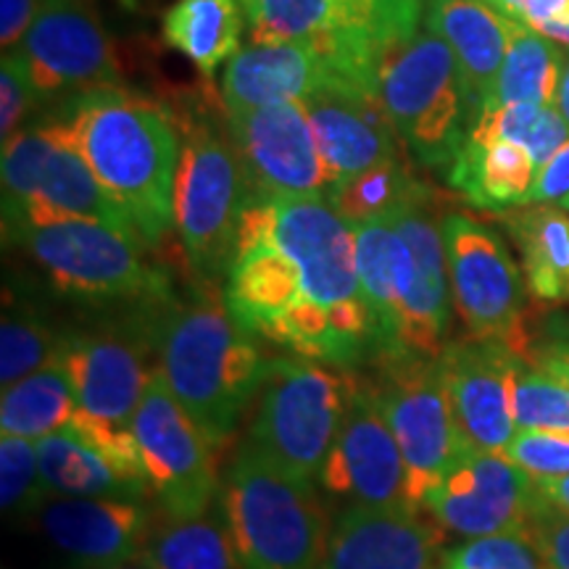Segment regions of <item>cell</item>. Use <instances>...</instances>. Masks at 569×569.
Returning <instances> with one entry per match:
<instances>
[{
	"label": "cell",
	"instance_id": "9a60e30c",
	"mask_svg": "<svg viewBox=\"0 0 569 569\" xmlns=\"http://www.w3.org/2000/svg\"><path fill=\"white\" fill-rule=\"evenodd\" d=\"M227 130L243 167L248 196L327 198L338 182L301 101L227 111Z\"/></svg>",
	"mask_w": 569,
	"mask_h": 569
},
{
	"label": "cell",
	"instance_id": "d4e9b609",
	"mask_svg": "<svg viewBox=\"0 0 569 569\" xmlns=\"http://www.w3.org/2000/svg\"><path fill=\"white\" fill-rule=\"evenodd\" d=\"M40 472L53 498H146V469L127 465L109 448L71 427L38 440Z\"/></svg>",
	"mask_w": 569,
	"mask_h": 569
},
{
	"label": "cell",
	"instance_id": "8992f818",
	"mask_svg": "<svg viewBox=\"0 0 569 569\" xmlns=\"http://www.w3.org/2000/svg\"><path fill=\"white\" fill-rule=\"evenodd\" d=\"M222 507L243 569H317L327 551V515L315 486L290 478L251 440L234 453Z\"/></svg>",
	"mask_w": 569,
	"mask_h": 569
},
{
	"label": "cell",
	"instance_id": "4316f807",
	"mask_svg": "<svg viewBox=\"0 0 569 569\" xmlns=\"http://www.w3.org/2000/svg\"><path fill=\"white\" fill-rule=\"evenodd\" d=\"M538 167L519 142L498 140L490 146L465 140L451 167L448 184L482 211H511L530 203Z\"/></svg>",
	"mask_w": 569,
	"mask_h": 569
},
{
	"label": "cell",
	"instance_id": "74e56055",
	"mask_svg": "<svg viewBox=\"0 0 569 569\" xmlns=\"http://www.w3.org/2000/svg\"><path fill=\"white\" fill-rule=\"evenodd\" d=\"M446 569H549L528 530L469 538L443 553Z\"/></svg>",
	"mask_w": 569,
	"mask_h": 569
},
{
	"label": "cell",
	"instance_id": "836d02e7",
	"mask_svg": "<svg viewBox=\"0 0 569 569\" xmlns=\"http://www.w3.org/2000/svg\"><path fill=\"white\" fill-rule=\"evenodd\" d=\"M56 140H59V119L46 117L30 122L19 130L11 140L3 142V161H0V177H3V230H11L24 213L27 203L32 201L34 190L46 172Z\"/></svg>",
	"mask_w": 569,
	"mask_h": 569
},
{
	"label": "cell",
	"instance_id": "f35d334b",
	"mask_svg": "<svg viewBox=\"0 0 569 569\" xmlns=\"http://www.w3.org/2000/svg\"><path fill=\"white\" fill-rule=\"evenodd\" d=\"M503 457L532 480L565 478L569 475V436L567 432L517 430V436L503 448Z\"/></svg>",
	"mask_w": 569,
	"mask_h": 569
},
{
	"label": "cell",
	"instance_id": "d6986e66",
	"mask_svg": "<svg viewBox=\"0 0 569 569\" xmlns=\"http://www.w3.org/2000/svg\"><path fill=\"white\" fill-rule=\"evenodd\" d=\"M519 353L490 340H453L438 356L448 403L465 451L503 453L517 436L511 367Z\"/></svg>",
	"mask_w": 569,
	"mask_h": 569
},
{
	"label": "cell",
	"instance_id": "f5cc1de1",
	"mask_svg": "<svg viewBox=\"0 0 569 569\" xmlns=\"http://www.w3.org/2000/svg\"><path fill=\"white\" fill-rule=\"evenodd\" d=\"M559 206H561V209H565V211H569V196H567V198H565V201H561Z\"/></svg>",
	"mask_w": 569,
	"mask_h": 569
},
{
	"label": "cell",
	"instance_id": "ee69618b",
	"mask_svg": "<svg viewBox=\"0 0 569 569\" xmlns=\"http://www.w3.org/2000/svg\"><path fill=\"white\" fill-rule=\"evenodd\" d=\"M569 196V140L538 169L530 203H561Z\"/></svg>",
	"mask_w": 569,
	"mask_h": 569
},
{
	"label": "cell",
	"instance_id": "9f6ffc18",
	"mask_svg": "<svg viewBox=\"0 0 569 569\" xmlns=\"http://www.w3.org/2000/svg\"><path fill=\"white\" fill-rule=\"evenodd\" d=\"M84 3H88V0H84Z\"/></svg>",
	"mask_w": 569,
	"mask_h": 569
},
{
	"label": "cell",
	"instance_id": "7a4b0ae2",
	"mask_svg": "<svg viewBox=\"0 0 569 569\" xmlns=\"http://www.w3.org/2000/svg\"><path fill=\"white\" fill-rule=\"evenodd\" d=\"M71 138L146 248L174 230V177L180 132L169 103L130 88H101L59 106Z\"/></svg>",
	"mask_w": 569,
	"mask_h": 569
},
{
	"label": "cell",
	"instance_id": "83f0119b",
	"mask_svg": "<svg viewBox=\"0 0 569 569\" xmlns=\"http://www.w3.org/2000/svg\"><path fill=\"white\" fill-rule=\"evenodd\" d=\"M522 256L528 293L538 303H569V213L553 203L517 206L501 213Z\"/></svg>",
	"mask_w": 569,
	"mask_h": 569
},
{
	"label": "cell",
	"instance_id": "f1b7e54d",
	"mask_svg": "<svg viewBox=\"0 0 569 569\" xmlns=\"http://www.w3.org/2000/svg\"><path fill=\"white\" fill-rule=\"evenodd\" d=\"M243 27L240 0H177L161 19L163 42L206 77L240 51Z\"/></svg>",
	"mask_w": 569,
	"mask_h": 569
},
{
	"label": "cell",
	"instance_id": "f6af8a7d",
	"mask_svg": "<svg viewBox=\"0 0 569 569\" xmlns=\"http://www.w3.org/2000/svg\"><path fill=\"white\" fill-rule=\"evenodd\" d=\"M42 6L46 0H0V46L3 51L19 48L34 19L40 17Z\"/></svg>",
	"mask_w": 569,
	"mask_h": 569
},
{
	"label": "cell",
	"instance_id": "d6a6232c",
	"mask_svg": "<svg viewBox=\"0 0 569 569\" xmlns=\"http://www.w3.org/2000/svg\"><path fill=\"white\" fill-rule=\"evenodd\" d=\"M138 561L148 569H243L227 519L211 509L196 519H169L151 532Z\"/></svg>",
	"mask_w": 569,
	"mask_h": 569
},
{
	"label": "cell",
	"instance_id": "44dd1931",
	"mask_svg": "<svg viewBox=\"0 0 569 569\" xmlns=\"http://www.w3.org/2000/svg\"><path fill=\"white\" fill-rule=\"evenodd\" d=\"M40 525L77 569H111L138 559L153 511L142 498H51Z\"/></svg>",
	"mask_w": 569,
	"mask_h": 569
},
{
	"label": "cell",
	"instance_id": "b9f144b4",
	"mask_svg": "<svg viewBox=\"0 0 569 569\" xmlns=\"http://www.w3.org/2000/svg\"><path fill=\"white\" fill-rule=\"evenodd\" d=\"M482 3L501 13L503 19L530 27V30L569 21V0H482Z\"/></svg>",
	"mask_w": 569,
	"mask_h": 569
},
{
	"label": "cell",
	"instance_id": "484cf974",
	"mask_svg": "<svg viewBox=\"0 0 569 569\" xmlns=\"http://www.w3.org/2000/svg\"><path fill=\"white\" fill-rule=\"evenodd\" d=\"M425 24L457 56L469 96L482 111L507 59V19L482 0H427Z\"/></svg>",
	"mask_w": 569,
	"mask_h": 569
},
{
	"label": "cell",
	"instance_id": "e575fe53",
	"mask_svg": "<svg viewBox=\"0 0 569 569\" xmlns=\"http://www.w3.org/2000/svg\"><path fill=\"white\" fill-rule=\"evenodd\" d=\"M63 332H56L32 306L6 298L0 322V386L9 388L59 361Z\"/></svg>",
	"mask_w": 569,
	"mask_h": 569
},
{
	"label": "cell",
	"instance_id": "7dc6e473",
	"mask_svg": "<svg viewBox=\"0 0 569 569\" xmlns=\"http://www.w3.org/2000/svg\"><path fill=\"white\" fill-rule=\"evenodd\" d=\"M536 486L540 490V496H543L551 507H557L559 511L569 515V475H565V478L536 480Z\"/></svg>",
	"mask_w": 569,
	"mask_h": 569
},
{
	"label": "cell",
	"instance_id": "1f68e13d",
	"mask_svg": "<svg viewBox=\"0 0 569 569\" xmlns=\"http://www.w3.org/2000/svg\"><path fill=\"white\" fill-rule=\"evenodd\" d=\"M507 59L498 71L493 96L482 106V111L515 103L553 106L561 63H565V51L559 48V42L511 19H507Z\"/></svg>",
	"mask_w": 569,
	"mask_h": 569
},
{
	"label": "cell",
	"instance_id": "c3c4849f",
	"mask_svg": "<svg viewBox=\"0 0 569 569\" xmlns=\"http://www.w3.org/2000/svg\"><path fill=\"white\" fill-rule=\"evenodd\" d=\"M553 106H557V109L561 111V117H565L567 124H569V53H565V63H561L557 101H553Z\"/></svg>",
	"mask_w": 569,
	"mask_h": 569
},
{
	"label": "cell",
	"instance_id": "f546056e",
	"mask_svg": "<svg viewBox=\"0 0 569 569\" xmlns=\"http://www.w3.org/2000/svg\"><path fill=\"white\" fill-rule=\"evenodd\" d=\"M436 198L432 188L411 172L401 159H390L361 172L340 177L325 201L336 209L346 222L369 224L390 222L401 211Z\"/></svg>",
	"mask_w": 569,
	"mask_h": 569
},
{
	"label": "cell",
	"instance_id": "ba28073f",
	"mask_svg": "<svg viewBox=\"0 0 569 569\" xmlns=\"http://www.w3.org/2000/svg\"><path fill=\"white\" fill-rule=\"evenodd\" d=\"M9 240L32 256L56 293L74 303L146 306L174 296L169 277L148 264V248L119 227L67 219L24 227Z\"/></svg>",
	"mask_w": 569,
	"mask_h": 569
},
{
	"label": "cell",
	"instance_id": "2e32d148",
	"mask_svg": "<svg viewBox=\"0 0 569 569\" xmlns=\"http://www.w3.org/2000/svg\"><path fill=\"white\" fill-rule=\"evenodd\" d=\"M319 486L351 507H409L407 467L372 382L351 375L338 438L330 448Z\"/></svg>",
	"mask_w": 569,
	"mask_h": 569
},
{
	"label": "cell",
	"instance_id": "7bdbcfd3",
	"mask_svg": "<svg viewBox=\"0 0 569 569\" xmlns=\"http://www.w3.org/2000/svg\"><path fill=\"white\" fill-rule=\"evenodd\" d=\"M567 140H569L567 119L561 117V111L557 109V106H543V111H540V117H538L536 127H532L528 142H525V148H528L532 161H536V167L540 169L553 153L559 151L561 146H565Z\"/></svg>",
	"mask_w": 569,
	"mask_h": 569
},
{
	"label": "cell",
	"instance_id": "603a6c76",
	"mask_svg": "<svg viewBox=\"0 0 569 569\" xmlns=\"http://www.w3.org/2000/svg\"><path fill=\"white\" fill-rule=\"evenodd\" d=\"M338 82L372 88L348 74L332 56L309 42H269V46L251 42L227 61L222 101L227 111L259 109V106L306 101L311 92Z\"/></svg>",
	"mask_w": 569,
	"mask_h": 569
},
{
	"label": "cell",
	"instance_id": "db71d44e",
	"mask_svg": "<svg viewBox=\"0 0 569 569\" xmlns=\"http://www.w3.org/2000/svg\"><path fill=\"white\" fill-rule=\"evenodd\" d=\"M407 3H425V0H407Z\"/></svg>",
	"mask_w": 569,
	"mask_h": 569
},
{
	"label": "cell",
	"instance_id": "ac0fdd59",
	"mask_svg": "<svg viewBox=\"0 0 569 569\" xmlns=\"http://www.w3.org/2000/svg\"><path fill=\"white\" fill-rule=\"evenodd\" d=\"M148 351L151 346L140 322L124 330L63 332L59 365L74 388L82 415L119 430H132L153 372L146 367Z\"/></svg>",
	"mask_w": 569,
	"mask_h": 569
},
{
	"label": "cell",
	"instance_id": "d590c367",
	"mask_svg": "<svg viewBox=\"0 0 569 569\" xmlns=\"http://www.w3.org/2000/svg\"><path fill=\"white\" fill-rule=\"evenodd\" d=\"M511 417L517 430L569 436V386L517 356L511 367Z\"/></svg>",
	"mask_w": 569,
	"mask_h": 569
},
{
	"label": "cell",
	"instance_id": "8d00e7d4",
	"mask_svg": "<svg viewBox=\"0 0 569 569\" xmlns=\"http://www.w3.org/2000/svg\"><path fill=\"white\" fill-rule=\"evenodd\" d=\"M40 472L38 443L17 436H0V507L11 519L40 511L51 501Z\"/></svg>",
	"mask_w": 569,
	"mask_h": 569
},
{
	"label": "cell",
	"instance_id": "816d5d0a",
	"mask_svg": "<svg viewBox=\"0 0 569 569\" xmlns=\"http://www.w3.org/2000/svg\"><path fill=\"white\" fill-rule=\"evenodd\" d=\"M111 569H148V567L140 565V561L134 559V561H127V565H119V567H111Z\"/></svg>",
	"mask_w": 569,
	"mask_h": 569
},
{
	"label": "cell",
	"instance_id": "7c38bea8",
	"mask_svg": "<svg viewBox=\"0 0 569 569\" xmlns=\"http://www.w3.org/2000/svg\"><path fill=\"white\" fill-rule=\"evenodd\" d=\"M443 243L453 309L469 338L503 343L525 359V282L517 261L490 227L461 211L443 217Z\"/></svg>",
	"mask_w": 569,
	"mask_h": 569
},
{
	"label": "cell",
	"instance_id": "30bf717a",
	"mask_svg": "<svg viewBox=\"0 0 569 569\" xmlns=\"http://www.w3.org/2000/svg\"><path fill=\"white\" fill-rule=\"evenodd\" d=\"M251 42H309L356 80L377 84L390 46L419 32L425 3L407 0H240Z\"/></svg>",
	"mask_w": 569,
	"mask_h": 569
},
{
	"label": "cell",
	"instance_id": "4dcf8cb0",
	"mask_svg": "<svg viewBox=\"0 0 569 569\" xmlns=\"http://www.w3.org/2000/svg\"><path fill=\"white\" fill-rule=\"evenodd\" d=\"M80 411L74 388L59 361L24 380L3 388L0 398V436L38 440L67 430Z\"/></svg>",
	"mask_w": 569,
	"mask_h": 569
},
{
	"label": "cell",
	"instance_id": "ab89813d",
	"mask_svg": "<svg viewBox=\"0 0 569 569\" xmlns=\"http://www.w3.org/2000/svg\"><path fill=\"white\" fill-rule=\"evenodd\" d=\"M40 98L32 88L30 74H27L24 59L13 48V51H3V61H0V140H11L19 130H24L27 119L38 109Z\"/></svg>",
	"mask_w": 569,
	"mask_h": 569
},
{
	"label": "cell",
	"instance_id": "4fadbf2b",
	"mask_svg": "<svg viewBox=\"0 0 569 569\" xmlns=\"http://www.w3.org/2000/svg\"><path fill=\"white\" fill-rule=\"evenodd\" d=\"M148 488L167 519H196L217 496L213 446L177 401L161 369L153 367L138 415L132 419Z\"/></svg>",
	"mask_w": 569,
	"mask_h": 569
},
{
	"label": "cell",
	"instance_id": "8fae6325",
	"mask_svg": "<svg viewBox=\"0 0 569 569\" xmlns=\"http://www.w3.org/2000/svg\"><path fill=\"white\" fill-rule=\"evenodd\" d=\"M380 372L372 380L390 430L401 448L407 467V501L422 509L427 496L443 482L446 472L465 451L448 403L438 356H401L377 361Z\"/></svg>",
	"mask_w": 569,
	"mask_h": 569
},
{
	"label": "cell",
	"instance_id": "5bb4252c",
	"mask_svg": "<svg viewBox=\"0 0 569 569\" xmlns=\"http://www.w3.org/2000/svg\"><path fill=\"white\" fill-rule=\"evenodd\" d=\"M17 51L40 103L124 84L117 46L84 0H46Z\"/></svg>",
	"mask_w": 569,
	"mask_h": 569
},
{
	"label": "cell",
	"instance_id": "bcb514c9",
	"mask_svg": "<svg viewBox=\"0 0 569 569\" xmlns=\"http://www.w3.org/2000/svg\"><path fill=\"white\" fill-rule=\"evenodd\" d=\"M525 359L557 377L569 386V340H549L543 346H532Z\"/></svg>",
	"mask_w": 569,
	"mask_h": 569
},
{
	"label": "cell",
	"instance_id": "3957f363",
	"mask_svg": "<svg viewBox=\"0 0 569 569\" xmlns=\"http://www.w3.org/2000/svg\"><path fill=\"white\" fill-rule=\"evenodd\" d=\"M138 322L177 401L213 448L238 427L259 393L264 356L256 338L234 322L213 282L188 301L174 296L138 306Z\"/></svg>",
	"mask_w": 569,
	"mask_h": 569
},
{
	"label": "cell",
	"instance_id": "6da1fadb",
	"mask_svg": "<svg viewBox=\"0 0 569 569\" xmlns=\"http://www.w3.org/2000/svg\"><path fill=\"white\" fill-rule=\"evenodd\" d=\"M234 322L293 356L375 361L356 230L325 198L246 196L222 288Z\"/></svg>",
	"mask_w": 569,
	"mask_h": 569
},
{
	"label": "cell",
	"instance_id": "7402d4cb",
	"mask_svg": "<svg viewBox=\"0 0 569 569\" xmlns=\"http://www.w3.org/2000/svg\"><path fill=\"white\" fill-rule=\"evenodd\" d=\"M330 172L348 177L375 163L401 159V138L380 90L353 82L327 84L301 101Z\"/></svg>",
	"mask_w": 569,
	"mask_h": 569
},
{
	"label": "cell",
	"instance_id": "52a82bcc",
	"mask_svg": "<svg viewBox=\"0 0 569 569\" xmlns=\"http://www.w3.org/2000/svg\"><path fill=\"white\" fill-rule=\"evenodd\" d=\"M377 84L403 148L448 172L480 117L451 48L430 30L398 40L382 56Z\"/></svg>",
	"mask_w": 569,
	"mask_h": 569
},
{
	"label": "cell",
	"instance_id": "5b68a950",
	"mask_svg": "<svg viewBox=\"0 0 569 569\" xmlns=\"http://www.w3.org/2000/svg\"><path fill=\"white\" fill-rule=\"evenodd\" d=\"M172 106L180 132L174 177V232L190 269L201 282L227 274L246 203V177L227 122H219L203 96L177 98Z\"/></svg>",
	"mask_w": 569,
	"mask_h": 569
},
{
	"label": "cell",
	"instance_id": "cb8c5ba5",
	"mask_svg": "<svg viewBox=\"0 0 569 569\" xmlns=\"http://www.w3.org/2000/svg\"><path fill=\"white\" fill-rule=\"evenodd\" d=\"M53 117L59 119V140H56V148L51 159H48V167L42 172V180L38 190H34L32 201L27 203L19 222L11 230H3L6 240L13 238L19 230H24V227L67 222V219H92V222H103L130 232L124 217L109 201V196L103 193L101 182L96 180L80 148H77L69 124L56 111Z\"/></svg>",
	"mask_w": 569,
	"mask_h": 569
},
{
	"label": "cell",
	"instance_id": "9c48e42d",
	"mask_svg": "<svg viewBox=\"0 0 569 569\" xmlns=\"http://www.w3.org/2000/svg\"><path fill=\"white\" fill-rule=\"evenodd\" d=\"M351 375L303 356L267 359L248 440L290 478L319 482L336 443Z\"/></svg>",
	"mask_w": 569,
	"mask_h": 569
},
{
	"label": "cell",
	"instance_id": "60d3db41",
	"mask_svg": "<svg viewBox=\"0 0 569 569\" xmlns=\"http://www.w3.org/2000/svg\"><path fill=\"white\" fill-rule=\"evenodd\" d=\"M530 538L536 540L538 551L543 553L549 569H569V515L551 507L543 496L532 509L528 522Z\"/></svg>",
	"mask_w": 569,
	"mask_h": 569
},
{
	"label": "cell",
	"instance_id": "681fc988",
	"mask_svg": "<svg viewBox=\"0 0 569 569\" xmlns=\"http://www.w3.org/2000/svg\"><path fill=\"white\" fill-rule=\"evenodd\" d=\"M536 32L546 34V38L559 42V46H567L569 48V21H557V24H546V27H538Z\"/></svg>",
	"mask_w": 569,
	"mask_h": 569
},
{
	"label": "cell",
	"instance_id": "11a10c76",
	"mask_svg": "<svg viewBox=\"0 0 569 569\" xmlns=\"http://www.w3.org/2000/svg\"><path fill=\"white\" fill-rule=\"evenodd\" d=\"M436 569H446V567H443V565H440V567H436Z\"/></svg>",
	"mask_w": 569,
	"mask_h": 569
},
{
	"label": "cell",
	"instance_id": "e0dca14e",
	"mask_svg": "<svg viewBox=\"0 0 569 569\" xmlns=\"http://www.w3.org/2000/svg\"><path fill=\"white\" fill-rule=\"evenodd\" d=\"M538 501L536 480L503 453L461 451L422 509L446 530L486 538L528 528Z\"/></svg>",
	"mask_w": 569,
	"mask_h": 569
},
{
	"label": "cell",
	"instance_id": "277c9868",
	"mask_svg": "<svg viewBox=\"0 0 569 569\" xmlns=\"http://www.w3.org/2000/svg\"><path fill=\"white\" fill-rule=\"evenodd\" d=\"M353 230L356 267L375 322V361L436 359L448 346L451 282L443 222L432 201Z\"/></svg>",
	"mask_w": 569,
	"mask_h": 569
},
{
	"label": "cell",
	"instance_id": "ffe728a7",
	"mask_svg": "<svg viewBox=\"0 0 569 569\" xmlns=\"http://www.w3.org/2000/svg\"><path fill=\"white\" fill-rule=\"evenodd\" d=\"M425 509L351 507L330 530L317 569H436L446 528Z\"/></svg>",
	"mask_w": 569,
	"mask_h": 569
},
{
	"label": "cell",
	"instance_id": "f907efd6",
	"mask_svg": "<svg viewBox=\"0 0 569 569\" xmlns=\"http://www.w3.org/2000/svg\"><path fill=\"white\" fill-rule=\"evenodd\" d=\"M553 340H569V315H559L551 319Z\"/></svg>",
	"mask_w": 569,
	"mask_h": 569
}]
</instances>
